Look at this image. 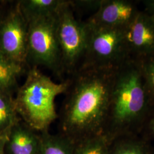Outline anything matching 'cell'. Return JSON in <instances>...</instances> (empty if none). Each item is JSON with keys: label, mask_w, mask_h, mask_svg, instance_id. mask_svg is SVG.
Here are the masks:
<instances>
[{"label": "cell", "mask_w": 154, "mask_h": 154, "mask_svg": "<svg viewBox=\"0 0 154 154\" xmlns=\"http://www.w3.org/2000/svg\"><path fill=\"white\" fill-rule=\"evenodd\" d=\"M102 1V0L70 1V3L74 12L94 11L95 13L99 9Z\"/></svg>", "instance_id": "obj_17"}, {"label": "cell", "mask_w": 154, "mask_h": 154, "mask_svg": "<svg viewBox=\"0 0 154 154\" xmlns=\"http://www.w3.org/2000/svg\"><path fill=\"white\" fill-rule=\"evenodd\" d=\"M142 2L144 8L143 11L154 16V0H145Z\"/></svg>", "instance_id": "obj_20"}, {"label": "cell", "mask_w": 154, "mask_h": 154, "mask_svg": "<svg viewBox=\"0 0 154 154\" xmlns=\"http://www.w3.org/2000/svg\"><path fill=\"white\" fill-rule=\"evenodd\" d=\"M139 11L136 1L102 0L98 11L85 21L98 26L125 29Z\"/></svg>", "instance_id": "obj_9"}, {"label": "cell", "mask_w": 154, "mask_h": 154, "mask_svg": "<svg viewBox=\"0 0 154 154\" xmlns=\"http://www.w3.org/2000/svg\"><path fill=\"white\" fill-rule=\"evenodd\" d=\"M11 1H0V24L5 18L9 10Z\"/></svg>", "instance_id": "obj_19"}, {"label": "cell", "mask_w": 154, "mask_h": 154, "mask_svg": "<svg viewBox=\"0 0 154 154\" xmlns=\"http://www.w3.org/2000/svg\"><path fill=\"white\" fill-rule=\"evenodd\" d=\"M56 18L62 72L70 76L82 62L87 41L86 24L76 17L69 0L63 1Z\"/></svg>", "instance_id": "obj_6"}, {"label": "cell", "mask_w": 154, "mask_h": 154, "mask_svg": "<svg viewBox=\"0 0 154 154\" xmlns=\"http://www.w3.org/2000/svg\"><path fill=\"white\" fill-rule=\"evenodd\" d=\"M127 48L130 58L139 59L154 53V16L139 12L125 30Z\"/></svg>", "instance_id": "obj_8"}, {"label": "cell", "mask_w": 154, "mask_h": 154, "mask_svg": "<svg viewBox=\"0 0 154 154\" xmlns=\"http://www.w3.org/2000/svg\"><path fill=\"white\" fill-rule=\"evenodd\" d=\"M137 60L139 61L154 106V53Z\"/></svg>", "instance_id": "obj_16"}, {"label": "cell", "mask_w": 154, "mask_h": 154, "mask_svg": "<svg viewBox=\"0 0 154 154\" xmlns=\"http://www.w3.org/2000/svg\"><path fill=\"white\" fill-rule=\"evenodd\" d=\"M152 106L139 61L130 58L116 71L105 134L142 125Z\"/></svg>", "instance_id": "obj_2"}, {"label": "cell", "mask_w": 154, "mask_h": 154, "mask_svg": "<svg viewBox=\"0 0 154 154\" xmlns=\"http://www.w3.org/2000/svg\"><path fill=\"white\" fill-rule=\"evenodd\" d=\"M20 119L14 96L0 90V137H7L13 126Z\"/></svg>", "instance_id": "obj_13"}, {"label": "cell", "mask_w": 154, "mask_h": 154, "mask_svg": "<svg viewBox=\"0 0 154 154\" xmlns=\"http://www.w3.org/2000/svg\"><path fill=\"white\" fill-rule=\"evenodd\" d=\"M56 14L28 22L26 62L28 67L44 66L61 78L63 74L57 35Z\"/></svg>", "instance_id": "obj_5"}, {"label": "cell", "mask_w": 154, "mask_h": 154, "mask_svg": "<svg viewBox=\"0 0 154 154\" xmlns=\"http://www.w3.org/2000/svg\"><path fill=\"white\" fill-rule=\"evenodd\" d=\"M25 82L19 86L14 102L20 118L38 132L49 131L58 118L55 98L66 92L69 80L57 83L40 71L37 67H29Z\"/></svg>", "instance_id": "obj_3"}, {"label": "cell", "mask_w": 154, "mask_h": 154, "mask_svg": "<svg viewBox=\"0 0 154 154\" xmlns=\"http://www.w3.org/2000/svg\"><path fill=\"white\" fill-rule=\"evenodd\" d=\"M107 135L102 133L74 143L73 154H108Z\"/></svg>", "instance_id": "obj_15"}, {"label": "cell", "mask_w": 154, "mask_h": 154, "mask_svg": "<svg viewBox=\"0 0 154 154\" xmlns=\"http://www.w3.org/2000/svg\"><path fill=\"white\" fill-rule=\"evenodd\" d=\"M6 138V137H4V138L0 137V154H5V145Z\"/></svg>", "instance_id": "obj_22"}, {"label": "cell", "mask_w": 154, "mask_h": 154, "mask_svg": "<svg viewBox=\"0 0 154 154\" xmlns=\"http://www.w3.org/2000/svg\"><path fill=\"white\" fill-rule=\"evenodd\" d=\"M40 132L20 119L9 133L5 145V154H41Z\"/></svg>", "instance_id": "obj_10"}, {"label": "cell", "mask_w": 154, "mask_h": 154, "mask_svg": "<svg viewBox=\"0 0 154 154\" xmlns=\"http://www.w3.org/2000/svg\"><path fill=\"white\" fill-rule=\"evenodd\" d=\"M63 0H20L18 5L23 16L29 22L55 14Z\"/></svg>", "instance_id": "obj_12"}, {"label": "cell", "mask_w": 154, "mask_h": 154, "mask_svg": "<svg viewBox=\"0 0 154 154\" xmlns=\"http://www.w3.org/2000/svg\"><path fill=\"white\" fill-rule=\"evenodd\" d=\"M28 22L18 1H11L9 10L0 24V50L11 61L25 68L27 65Z\"/></svg>", "instance_id": "obj_7"}, {"label": "cell", "mask_w": 154, "mask_h": 154, "mask_svg": "<svg viewBox=\"0 0 154 154\" xmlns=\"http://www.w3.org/2000/svg\"><path fill=\"white\" fill-rule=\"evenodd\" d=\"M117 69L82 67L67 78L69 85L58 114L60 134L75 143L105 134Z\"/></svg>", "instance_id": "obj_1"}, {"label": "cell", "mask_w": 154, "mask_h": 154, "mask_svg": "<svg viewBox=\"0 0 154 154\" xmlns=\"http://www.w3.org/2000/svg\"><path fill=\"white\" fill-rule=\"evenodd\" d=\"M107 154H143V152L137 146H128L116 149L113 153L108 151Z\"/></svg>", "instance_id": "obj_18"}, {"label": "cell", "mask_w": 154, "mask_h": 154, "mask_svg": "<svg viewBox=\"0 0 154 154\" xmlns=\"http://www.w3.org/2000/svg\"><path fill=\"white\" fill-rule=\"evenodd\" d=\"M145 122H147L149 128L154 133V106L152 107Z\"/></svg>", "instance_id": "obj_21"}, {"label": "cell", "mask_w": 154, "mask_h": 154, "mask_svg": "<svg viewBox=\"0 0 154 154\" xmlns=\"http://www.w3.org/2000/svg\"><path fill=\"white\" fill-rule=\"evenodd\" d=\"M28 69L11 61L0 50V90L13 96L19 88L18 78Z\"/></svg>", "instance_id": "obj_11"}, {"label": "cell", "mask_w": 154, "mask_h": 154, "mask_svg": "<svg viewBox=\"0 0 154 154\" xmlns=\"http://www.w3.org/2000/svg\"><path fill=\"white\" fill-rule=\"evenodd\" d=\"M85 22L87 41L80 67L117 69L130 58L125 29L98 26Z\"/></svg>", "instance_id": "obj_4"}, {"label": "cell", "mask_w": 154, "mask_h": 154, "mask_svg": "<svg viewBox=\"0 0 154 154\" xmlns=\"http://www.w3.org/2000/svg\"><path fill=\"white\" fill-rule=\"evenodd\" d=\"M41 154H73L74 143L59 133L52 134L49 131L40 132Z\"/></svg>", "instance_id": "obj_14"}]
</instances>
